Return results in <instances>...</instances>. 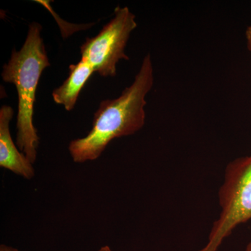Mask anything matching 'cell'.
I'll return each instance as SVG.
<instances>
[{
    "label": "cell",
    "instance_id": "obj_1",
    "mask_svg": "<svg viewBox=\"0 0 251 251\" xmlns=\"http://www.w3.org/2000/svg\"><path fill=\"white\" fill-rule=\"evenodd\" d=\"M151 56L144 57L133 83L118 98L103 100L94 114L92 130L73 140L69 150L75 163L97 159L112 140L134 134L145 125L147 94L153 85Z\"/></svg>",
    "mask_w": 251,
    "mask_h": 251
},
{
    "label": "cell",
    "instance_id": "obj_2",
    "mask_svg": "<svg viewBox=\"0 0 251 251\" xmlns=\"http://www.w3.org/2000/svg\"><path fill=\"white\" fill-rule=\"evenodd\" d=\"M39 23L29 25L27 37L19 51L13 50L9 62L3 66L1 77L16 86L18 95L17 136L18 150L31 163L36 161L39 136L33 124L34 104L41 74L50 64Z\"/></svg>",
    "mask_w": 251,
    "mask_h": 251
},
{
    "label": "cell",
    "instance_id": "obj_3",
    "mask_svg": "<svg viewBox=\"0 0 251 251\" xmlns=\"http://www.w3.org/2000/svg\"><path fill=\"white\" fill-rule=\"evenodd\" d=\"M224 176L219 191L221 213L205 247L198 251H218L237 226L251 220V156L229 163Z\"/></svg>",
    "mask_w": 251,
    "mask_h": 251
},
{
    "label": "cell",
    "instance_id": "obj_4",
    "mask_svg": "<svg viewBox=\"0 0 251 251\" xmlns=\"http://www.w3.org/2000/svg\"><path fill=\"white\" fill-rule=\"evenodd\" d=\"M138 26L135 16L128 7L117 6L115 16L97 36L87 38L80 46L82 59L89 63L102 77L116 75V65L121 59L128 60L125 49Z\"/></svg>",
    "mask_w": 251,
    "mask_h": 251
},
{
    "label": "cell",
    "instance_id": "obj_5",
    "mask_svg": "<svg viewBox=\"0 0 251 251\" xmlns=\"http://www.w3.org/2000/svg\"><path fill=\"white\" fill-rule=\"evenodd\" d=\"M14 110L9 105L0 109V166L27 179L34 176L32 163L25 155L20 152L13 141L9 124Z\"/></svg>",
    "mask_w": 251,
    "mask_h": 251
},
{
    "label": "cell",
    "instance_id": "obj_6",
    "mask_svg": "<svg viewBox=\"0 0 251 251\" xmlns=\"http://www.w3.org/2000/svg\"><path fill=\"white\" fill-rule=\"evenodd\" d=\"M94 72L93 68L81 59L78 63L69 66V75L60 87L52 92L54 101L64 105L67 111H72L86 82Z\"/></svg>",
    "mask_w": 251,
    "mask_h": 251
},
{
    "label": "cell",
    "instance_id": "obj_7",
    "mask_svg": "<svg viewBox=\"0 0 251 251\" xmlns=\"http://www.w3.org/2000/svg\"><path fill=\"white\" fill-rule=\"evenodd\" d=\"M246 38H247L248 49L251 52V26L248 27L246 30Z\"/></svg>",
    "mask_w": 251,
    "mask_h": 251
},
{
    "label": "cell",
    "instance_id": "obj_8",
    "mask_svg": "<svg viewBox=\"0 0 251 251\" xmlns=\"http://www.w3.org/2000/svg\"><path fill=\"white\" fill-rule=\"evenodd\" d=\"M0 251H18L17 249H14V248H11L9 247H7L6 245H1V247H0Z\"/></svg>",
    "mask_w": 251,
    "mask_h": 251
},
{
    "label": "cell",
    "instance_id": "obj_9",
    "mask_svg": "<svg viewBox=\"0 0 251 251\" xmlns=\"http://www.w3.org/2000/svg\"><path fill=\"white\" fill-rule=\"evenodd\" d=\"M99 251H112V250L108 246H105V247L100 248V250Z\"/></svg>",
    "mask_w": 251,
    "mask_h": 251
},
{
    "label": "cell",
    "instance_id": "obj_10",
    "mask_svg": "<svg viewBox=\"0 0 251 251\" xmlns=\"http://www.w3.org/2000/svg\"><path fill=\"white\" fill-rule=\"evenodd\" d=\"M245 251H251V241L247 244Z\"/></svg>",
    "mask_w": 251,
    "mask_h": 251
}]
</instances>
